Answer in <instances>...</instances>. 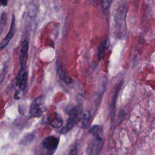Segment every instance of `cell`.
I'll return each mask as SVG.
<instances>
[{
  "mask_svg": "<svg viewBox=\"0 0 155 155\" xmlns=\"http://www.w3.org/2000/svg\"><path fill=\"white\" fill-rule=\"evenodd\" d=\"M127 10L126 5H120L117 8L115 15V31L117 36L119 38L125 37L127 33L125 22Z\"/></svg>",
  "mask_w": 155,
  "mask_h": 155,
  "instance_id": "obj_2",
  "label": "cell"
},
{
  "mask_svg": "<svg viewBox=\"0 0 155 155\" xmlns=\"http://www.w3.org/2000/svg\"><path fill=\"white\" fill-rule=\"evenodd\" d=\"M67 113L69 115L65 125L61 130L62 134L70 131L79 122L82 116V107L81 105H76L68 110Z\"/></svg>",
  "mask_w": 155,
  "mask_h": 155,
  "instance_id": "obj_3",
  "label": "cell"
},
{
  "mask_svg": "<svg viewBox=\"0 0 155 155\" xmlns=\"http://www.w3.org/2000/svg\"><path fill=\"white\" fill-rule=\"evenodd\" d=\"M48 121L50 124L55 128H58L62 125L63 120L61 119V117L58 116H50L48 118Z\"/></svg>",
  "mask_w": 155,
  "mask_h": 155,
  "instance_id": "obj_10",
  "label": "cell"
},
{
  "mask_svg": "<svg viewBox=\"0 0 155 155\" xmlns=\"http://www.w3.org/2000/svg\"><path fill=\"white\" fill-rule=\"evenodd\" d=\"M44 96H40L36 97L31 103L29 112L33 117H40L44 112L42 107L44 106Z\"/></svg>",
  "mask_w": 155,
  "mask_h": 155,
  "instance_id": "obj_4",
  "label": "cell"
},
{
  "mask_svg": "<svg viewBox=\"0 0 155 155\" xmlns=\"http://www.w3.org/2000/svg\"><path fill=\"white\" fill-rule=\"evenodd\" d=\"M111 2H112V1H102V5L103 6V8L104 9H108Z\"/></svg>",
  "mask_w": 155,
  "mask_h": 155,
  "instance_id": "obj_16",
  "label": "cell"
},
{
  "mask_svg": "<svg viewBox=\"0 0 155 155\" xmlns=\"http://www.w3.org/2000/svg\"><path fill=\"white\" fill-rule=\"evenodd\" d=\"M15 31V15H13L10 30H8L5 37L2 39V41H1V42L0 44L1 49L4 48L8 44L9 41L11 40V39L12 38V37L14 35Z\"/></svg>",
  "mask_w": 155,
  "mask_h": 155,
  "instance_id": "obj_8",
  "label": "cell"
},
{
  "mask_svg": "<svg viewBox=\"0 0 155 155\" xmlns=\"http://www.w3.org/2000/svg\"><path fill=\"white\" fill-rule=\"evenodd\" d=\"M90 133L93 138L88 143L87 148V155H98L104 145V132L102 127L94 125L91 127Z\"/></svg>",
  "mask_w": 155,
  "mask_h": 155,
  "instance_id": "obj_1",
  "label": "cell"
},
{
  "mask_svg": "<svg viewBox=\"0 0 155 155\" xmlns=\"http://www.w3.org/2000/svg\"><path fill=\"white\" fill-rule=\"evenodd\" d=\"M7 22V15L5 13H2L1 15V22H0V29L1 33H2Z\"/></svg>",
  "mask_w": 155,
  "mask_h": 155,
  "instance_id": "obj_14",
  "label": "cell"
},
{
  "mask_svg": "<svg viewBox=\"0 0 155 155\" xmlns=\"http://www.w3.org/2000/svg\"><path fill=\"white\" fill-rule=\"evenodd\" d=\"M68 155H78V147L76 145L73 146V147L69 151Z\"/></svg>",
  "mask_w": 155,
  "mask_h": 155,
  "instance_id": "obj_15",
  "label": "cell"
},
{
  "mask_svg": "<svg viewBox=\"0 0 155 155\" xmlns=\"http://www.w3.org/2000/svg\"><path fill=\"white\" fill-rule=\"evenodd\" d=\"M18 94H19V92L18 91H16L14 95V98L15 99L17 100V99H19V97L18 96Z\"/></svg>",
  "mask_w": 155,
  "mask_h": 155,
  "instance_id": "obj_17",
  "label": "cell"
},
{
  "mask_svg": "<svg viewBox=\"0 0 155 155\" xmlns=\"http://www.w3.org/2000/svg\"><path fill=\"white\" fill-rule=\"evenodd\" d=\"M0 2H1L3 5H7V1H6V0H0Z\"/></svg>",
  "mask_w": 155,
  "mask_h": 155,
  "instance_id": "obj_18",
  "label": "cell"
},
{
  "mask_svg": "<svg viewBox=\"0 0 155 155\" xmlns=\"http://www.w3.org/2000/svg\"><path fill=\"white\" fill-rule=\"evenodd\" d=\"M57 73H58V75L59 76V78L61 79H62V81H64L65 82L70 83L71 82L72 80L70 78V77H67L65 73L62 70L61 66L58 64V66H57Z\"/></svg>",
  "mask_w": 155,
  "mask_h": 155,
  "instance_id": "obj_12",
  "label": "cell"
},
{
  "mask_svg": "<svg viewBox=\"0 0 155 155\" xmlns=\"http://www.w3.org/2000/svg\"><path fill=\"white\" fill-rule=\"evenodd\" d=\"M35 138V134L33 133H28L24 136L22 139L20 141V144L22 145H27L30 143Z\"/></svg>",
  "mask_w": 155,
  "mask_h": 155,
  "instance_id": "obj_13",
  "label": "cell"
},
{
  "mask_svg": "<svg viewBox=\"0 0 155 155\" xmlns=\"http://www.w3.org/2000/svg\"><path fill=\"white\" fill-rule=\"evenodd\" d=\"M59 142V139L53 136H48L45 137L42 142V147L48 154L51 155L54 153L55 150L57 149Z\"/></svg>",
  "mask_w": 155,
  "mask_h": 155,
  "instance_id": "obj_5",
  "label": "cell"
},
{
  "mask_svg": "<svg viewBox=\"0 0 155 155\" xmlns=\"http://www.w3.org/2000/svg\"><path fill=\"white\" fill-rule=\"evenodd\" d=\"M28 79V71L26 67L20 68L18 75L16 78L17 86L21 90H24L27 86Z\"/></svg>",
  "mask_w": 155,
  "mask_h": 155,
  "instance_id": "obj_6",
  "label": "cell"
},
{
  "mask_svg": "<svg viewBox=\"0 0 155 155\" xmlns=\"http://www.w3.org/2000/svg\"><path fill=\"white\" fill-rule=\"evenodd\" d=\"M28 51V42L24 40L21 43L19 53V63L20 68L26 67V62L27 61Z\"/></svg>",
  "mask_w": 155,
  "mask_h": 155,
  "instance_id": "obj_7",
  "label": "cell"
},
{
  "mask_svg": "<svg viewBox=\"0 0 155 155\" xmlns=\"http://www.w3.org/2000/svg\"><path fill=\"white\" fill-rule=\"evenodd\" d=\"M109 44H110V40H109V38L107 37L104 41H102L99 44L97 50V58L99 60H101L104 58L106 53V51L108 48Z\"/></svg>",
  "mask_w": 155,
  "mask_h": 155,
  "instance_id": "obj_9",
  "label": "cell"
},
{
  "mask_svg": "<svg viewBox=\"0 0 155 155\" xmlns=\"http://www.w3.org/2000/svg\"><path fill=\"white\" fill-rule=\"evenodd\" d=\"M91 116L89 112H86L82 114L81 119V127L82 128H88L91 123Z\"/></svg>",
  "mask_w": 155,
  "mask_h": 155,
  "instance_id": "obj_11",
  "label": "cell"
}]
</instances>
